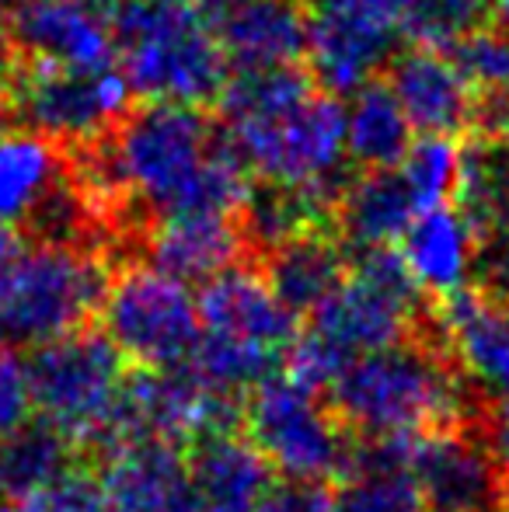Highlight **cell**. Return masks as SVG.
I'll return each mask as SVG.
<instances>
[{
	"label": "cell",
	"mask_w": 509,
	"mask_h": 512,
	"mask_svg": "<svg viewBox=\"0 0 509 512\" xmlns=\"http://www.w3.org/2000/svg\"><path fill=\"white\" fill-rule=\"evenodd\" d=\"M206 11L238 74L286 70L307 56V7L300 0H210Z\"/></svg>",
	"instance_id": "15"
},
{
	"label": "cell",
	"mask_w": 509,
	"mask_h": 512,
	"mask_svg": "<svg viewBox=\"0 0 509 512\" xmlns=\"http://www.w3.org/2000/svg\"><path fill=\"white\" fill-rule=\"evenodd\" d=\"M408 0H311L307 63L328 95H356L394 60Z\"/></svg>",
	"instance_id": "11"
},
{
	"label": "cell",
	"mask_w": 509,
	"mask_h": 512,
	"mask_svg": "<svg viewBox=\"0 0 509 512\" xmlns=\"http://www.w3.org/2000/svg\"><path fill=\"white\" fill-rule=\"evenodd\" d=\"M88 196L123 216L126 237L140 213L143 234L175 216L245 213L252 185L224 126L192 105L143 102L105 140L74 154Z\"/></svg>",
	"instance_id": "1"
},
{
	"label": "cell",
	"mask_w": 509,
	"mask_h": 512,
	"mask_svg": "<svg viewBox=\"0 0 509 512\" xmlns=\"http://www.w3.org/2000/svg\"><path fill=\"white\" fill-rule=\"evenodd\" d=\"M84 7H91L95 14H102V18H112V11H116L123 0H81Z\"/></svg>",
	"instance_id": "38"
},
{
	"label": "cell",
	"mask_w": 509,
	"mask_h": 512,
	"mask_svg": "<svg viewBox=\"0 0 509 512\" xmlns=\"http://www.w3.org/2000/svg\"><path fill=\"white\" fill-rule=\"evenodd\" d=\"M196 307L206 335L279 359V366H283L286 349L300 335L297 314L276 297L265 272L252 265H238L206 283L196 297Z\"/></svg>",
	"instance_id": "13"
},
{
	"label": "cell",
	"mask_w": 509,
	"mask_h": 512,
	"mask_svg": "<svg viewBox=\"0 0 509 512\" xmlns=\"http://www.w3.org/2000/svg\"><path fill=\"white\" fill-rule=\"evenodd\" d=\"M42 4V0H0V14H7V18H18V14H25L28 7Z\"/></svg>",
	"instance_id": "37"
},
{
	"label": "cell",
	"mask_w": 509,
	"mask_h": 512,
	"mask_svg": "<svg viewBox=\"0 0 509 512\" xmlns=\"http://www.w3.org/2000/svg\"><path fill=\"white\" fill-rule=\"evenodd\" d=\"M112 272L95 244L32 241L0 269V345L46 349L102 314Z\"/></svg>",
	"instance_id": "5"
},
{
	"label": "cell",
	"mask_w": 509,
	"mask_h": 512,
	"mask_svg": "<svg viewBox=\"0 0 509 512\" xmlns=\"http://www.w3.org/2000/svg\"><path fill=\"white\" fill-rule=\"evenodd\" d=\"M0 63H11V53H7V35H4V28H0Z\"/></svg>",
	"instance_id": "39"
},
{
	"label": "cell",
	"mask_w": 509,
	"mask_h": 512,
	"mask_svg": "<svg viewBox=\"0 0 509 512\" xmlns=\"http://www.w3.org/2000/svg\"><path fill=\"white\" fill-rule=\"evenodd\" d=\"M503 512H509V488H506V509Z\"/></svg>",
	"instance_id": "41"
},
{
	"label": "cell",
	"mask_w": 509,
	"mask_h": 512,
	"mask_svg": "<svg viewBox=\"0 0 509 512\" xmlns=\"http://www.w3.org/2000/svg\"><path fill=\"white\" fill-rule=\"evenodd\" d=\"M74 457H81V453L60 432H53L42 422H28L25 429H18L0 443V506L70 474Z\"/></svg>",
	"instance_id": "26"
},
{
	"label": "cell",
	"mask_w": 509,
	"mask_h": 512,
	"mask_svg": "<svg viewBox=\"0 0 509 512\" xmlns=\"http://www.w3.org/2000/svg\"><path fill=\"white\" fill-rule=\"evenodd\" d=\"M220 126L241 164L262 185L307 192L339 206L353 182L346 157V108L311 74L245 70L220 95Z\"/></svg>",
	"instance_id": "2"
},
{
	"label": "cell",
	"mask_w": 509,
	"mask_h": 512,
	"mask_svg": "<svg viewBox=\"0 0 509 512\" xmlns=\"http://www.w3.org/2000/svg\"><path fill=\"white\" fill-rule=\"evenodd\" d=\"M419 206L398 171H367L346 185L335 206V234L349 251L394 248L415 223Z\"/></svg>",
	"instance_id": "23"
},
{
	"label": "cell",
	"mask_w": 509,
	"mask_h": 512,
	"mask_svg": "<svg viewBox=\"0 0 509 512\" xmlns=\"http://www.w3.org/2000/svg\"><path fill=\"white\" fill-rule=\"evenodd\" d=\"M245 429L283 481H346L360 457V443L332 415L328 401L297 387L283 373H272L248 394Z\"/></svg>",
	"instance_id": "9"
},
{
	"label": "cell",
	"mask_w": 509,
	"mask_h": 512,
	"mask_svg": "<svg viewBox=\"0 0 509 512\" xmlns=\"http://www.w3.org/2000/svg\"><path fill=\"white\" fill-rule=\"evenodd\" d=\"M447 56L457 63V70L468 81V88L475 91L478 102L509 95V32L499 28L496 21L471 32Z\"/></svg>",
	"instance_id": "30"
},
{
	"label": "cell",
	"mask_w": 509,
	"mask_h": 512,
	"mask_svg": "<svg viewBox=\"0 0 509 512\" xmlns=\"http://www.w3.org/2000/svg\"><path fill=\"white\" fill-rule=\"evenodd\" d=\"M496 0H408L401 14V35L415 49L450 53L457 42L489 25Z\"/></svg>",
	"instance_id": "28"
},
{
	"label": "cell",
	"mask_w": 509,
	"mask_h": 512,
	"mask_svg": "<svg viewBox=\"0 0 509 512\" xmlns=\"http://www.w3.org/2000/svg\"><path fill=\"white\" fill-rule=\"evenodd\" d=\"M258 512H335V492L307 481H276Z\"/></svg>",
	"instance_id": "34"
},
{
	"label": "cell",
	"mask_w": 509,
	"mask_h": 512,
	"mask_svg": "<svg viewBox=\"0 0 509 512\" xmlns=\"http://www.w3.org/2000/svg\"><path fill=\"white\" fill-rule=\"evenodd\" d=\"M433 328L447 356L485 401L509 394V307L478 286L436 300Z\"/></svg>",
	"instance_id": "14"
},
{
	"label": "cell",
	"mask_w": 509,
	"mask_h": 512,
	"mask_svg": "<svg viewBox=\"0 0 509 512\" xmlns=\"http://www.w3.org/2000/svg\"><path fill=\"white\" fill-rule=\"evenodd\" d=\"M192 512H258L269 495L272 467L245 432H220L185 450Z\"/></svg>",
	"instance_id": "20"
},
{
	"label": "cell",
	"mask_w": 509,
	"mask_h": 512,
	"mask_svg": "<svg viewBox=\"0 0 509 512\" xmlns=\"http://www.w3.org/2000/svg\"><path fill=\"white\" fill-rule=\"evenodd\" d=\"M335 512H426V502L391 446L360 443L353 474L335 492Z\"/></svg>",
	"instance_id": "27"
},
{
	"label": "cell",
	"mask_w": 509,
	"mask_h": 512,
	"mask_svg": "<svg viewBox=\"0 0 509 512\" xmlns=\"http://www.w3.org/2000/svg\"><path fill=\"white\" fill-rule=\"evenodd\" d=\"M109 25L119 74L143 102L192 108L220 102L231 63L199 0H123Z\"/></svg>",
	"instance_id": "4"
},
{
	"label": "cell",
	"mask_w": 509,
	"mask_h": 512,
	"mask_svg": "<svg viewBox=\"0 0 509 512\" xmlns=\"http://www.w3.org/2000/svg\"><path fill=\"white\" fill-rule=\"evenodd\" d=\"M199 4H203V7H210V0H199Z\"/></svg>",
	"instance_id": "42"
},
{
	"label": "cell",
	"mask_w": 509,
	"mask_h": 512,
	"mask_svg": "<svg viewBox=\"0 0 509 512\" xmlns=\"http://www.w3.org/2000/svg\"><path fill=\"white\" fill-rule=\"evenodd\" d=\"M482 436H485V446H489L492 460L499 464L506 478V488H509V394L499 401H492L489 411L482 418Z\"/></svg>",
	"instance_id": "35"
},
{
	"label": "cell",
	"mask_w": 509,
	"mask_h": 512,
	"mask_svg": "<svg viewBox=\"0 0 509 512\" xmlns=\"http://www.w3.org/2000/svg\"><path fill=\"white\" fill-rule=\"evenodd\" d=\"M398 244L415 286L436 300L464 290L478 262V234L454 203L415 216Z\"/></svg>",
	"instance_id": "21"
},
{
	"label": "cell",
	"mask_w": 509,
	"mask_h": 512,
	"mask_svg": "<svg viewBox=\"0 0 509 512\" xmlns=\"http://www.w3.org/2000/svg\"><path fill=\"white\" fill-rule=\"evenodd\" d=\"M387 88L398 98L415 133L457 136L475 126L478 98L447 53L405 49L387 63Z\"/></svg>",
	"instance_id": "16"
},
{
	"label": "cell",
	"mask_w": 509,
	"mask_h": 512,
	"mask_svg": "<svg viewBox=\"0 0 509 512\" xmlns=\"http://www.w3.org/2000/svg\"><path fill=\"white\" fill-rule=\"evenodd\" d=\"M67 178V150L28 129H0V223L32 220Z\"/></svg>",
	"instance_id": "24"
},
{
	"label": "cell",
	"mask_w": 509,
	"mask_h": 512,
	"mask_svg": "<svg viewBox=\"0 0 509 512\" xmlns=\"http://www.w3.org/2000/svg\"><path fill=\"white\" fill-rule=\"evenodd\" d=\"M489 405L447 356L433 328V307L419 338L353 359L328 391L332 415L360 443L478 429Z\"/></svg>",
	"instance_id": "3"
},
{
	"label": "cell",
	"mask_w": 509,
	"mask_h": 512,
	"mask_svg": "<svg viewBox=\"0 0 509 512\" xmlns=\"http://www.w3.org/2000/svg\"><path fill=\"white\" fill-rule=\"evenodd\" d=\"M461 154L464 147L454 136H419L401 157L394 171L401 175L405 189L412 192L419 216L429 209L450 206L457 196V178H461Z\"/></svg>",
	"instance_id": "29"
},
{
	"label": "cell",
	"mask_w": 509,
	"mask_h": 512,
	"mask_svg": "<svg viewBox=\"0 0 509 512\" xmlns=\"http://www.w3.org/2000/svg\"><path fill=\"white\" fill-rule=\"evenodd\" d=\"M129 98L119 70H70L21 56H11L7 67L4 112L63 150L105 140L133 112Z\"/></svg>",
	"instance_id": "8"
},
{
	"label": "cell",
	"mask_w": 509,
	"mask_h": 512,
	"mask_svg": "<svg viewBox=\"0 0 509 512\" xmlns=\"http://www.w3.org/2000/svg\"><path fill=\"white\" fill-rule=\"evenodd\" d=\"M143 255L147 265L157 272L189 283H213L224 272L238 269L248 248L241 216H217V213H196V216H175L161 220L143 234Z\"/></svg>",
	"instance_id": "17"
},
{
	"label": "cell",
	"mask_w": 509,
	"mask_h": 512,
	"mask_svg": "<svg viewBox=\"0 0 509 512\" xmlns=\"http://www.w3.org/2000/svg\"><path fill=\"white\" fill-rule=\"evenodd\" d=\"M415 481L426 512H503L506 478L478 429H450L387 443Z\"/></svg>",
	"instance_id": "12"
},
{
	"label": "cell",
	"mask_w": 509,
	"mask_h": 512,
	"mask_svg": "<svg viewBox=\"0 0 509 512\" xmlns=\"http://www.w3.org/2000/svg\"><path fill=\"white\" fill-rule=\"evenodd\" d=\"M32 415V387H28V366L14 349L0 345V443L28 425Z\"/></svg>",
	"instance_id": "32"
},
{
	"label": "cell",
	"mask_w": 509,
	"mask_h": 512,
	"mask_svg": "<svg viewBox=\"0 0 509 512\" xmlns=\"http://www.w3.org/2000/svg\"><path fill=\"white\" fill-rule=\"evenodd\" d=\"M265 279L272 283L276 297L297 317H311L342 283H346L353 258L339 241L335 230H314V234L293 237L283 248L262 258Z\"/></svg>",
	"instance_id": "22"
},
{
	"label": "cell",
	"mask_w": 509,
	"mask_h": 512,
	"mask_svg": "<svg viewBox=\"0 0 509 512\" xmlns=\"http://www.w3.org/2000/svg\"><path fill=\"white\" fill-rule=\"evenodd\" d=\"M11 67V63H7ZM7 67L0 63V108H4V84H7Z\"/></svg>",
	"instance_id": "40"
},
{
	"label": "cell",
	"mask_w": 509,
	"mask_h": 512,
	"mask_svg": "<svg viewBox=\"0 0 509 512\" xmlns=\"http://www.w3.org/2000/svg\"><path fill=\"white\" fill-rule=\"evenodd\" d=\"M307 328L349 359L405 345L429 328V307L398 248L360 251L346 283L311 317Z\"/></svg>",
	"instance_id": "7"
},
{
	"label": "cell",
	"mask_w": 509,
	"mask_h": 512,
	"mask_svg": "<svg viewBox=\"0 0 509 512\" xmlns=\"http://www.w3.org/2000/svg\"><path fill=\"white\" fill-rule=\"evenodd\" d=\"M18 248H21L18 234H14L11 227H4V223H0V269H4V265L11 262L14 251H18Z\"/></svg>",
	"instance_id": "36"
},
{
	"label": "cell",
	"mask_w": 509,
	"mask_h": 512,
	"mask_svg": "<svg viewBox=\"0 0 509 512\" xmlns=\"http://www.w3.org/2000/svg\"><path fill=\"white\" fill-rule=\"evenodd\" d=\"M0 122H4V108H0Z\"/></svg>",
	"instance_id": "43"
},
{
	"label": "cell",
	"mask_w": 509,
	"mask_h": 512,
	"mask_svg": "<svg viewBox=\"0 0 509 512\" xmlns=\"http://www.w3.org/2000/svg\"><path fill=\"white\" fill-rule=\"evenodd\" d=\"M478 290L509 307V223L478 241Z\"/></svg>",
	"instance_id": "33"
},
{
	"label": "cell",
	"mask_w": 509,
	"mask_h": 512,
	"mask_svg": "<svg viewBox=\"0 0 509 512\" xmlns=\"http://www.w3.org/2000/svg\"><path fill=\"white\" fill-rule=\"evenodd\" d=\"M412 122L401 112L398 98L384 81H374L349 95L346 105V157L349 164L367 171H391L412 147Z\"/></svg>",
	"instance_id": "25"
},
{
	"label": "cell",
	"mask_w": 509,
	"mask_h": 512,
	"mask_svg": "<svg viewBox=\"0 0 509 512\" xmlns=\"http://www.w3.org/2000/svg\"><path fill=\"white\" fill-rule=\"evenodd\" d=\"M0 512H112L105 502L102 481L95 474L74 467L70 474L56 478L53 485L35 488L14 502H4Z\"/></svg>",
	"instance_id": "31"
},
{
	"label": "cell",
	"mask_w": 509,
	"mask_h": 512,
	"mask_svg": "<svg viewBox=\"0 0 509 512\" xmlns=\"http://www.w3.org/2000/svg\"><path fill=\"white\" fill-rule=\"evenodd\" d=\"M14 21V53L21 60L56 63L70 70H119L109 18L81 0H42Z\"/></svg>",
	"instance_id": "18"
},
{
	"label": "cell",
	"mask_w": 509,
	"mask_h": 512,
	"mask_svg": "<svg viewBox=\"0 0 509 512\" xmlns=\"http://www.w3.org/2000/svg\"><path fill=\"white\" fill-rule=\"evenodd\" d=\"M102 492L112 512H192L189 457L157 439H133L102 460Z\"/></svg>",
	"instance_id": "19"
},
{
	"label": "cell",
	"mask_w": 509,
	"mask_h": 512,
	"mask_svg": "<svg viewBox=\"0 0 509 512\" xmlns=\"http://www.w3.org/2000/svg\"><path fill=\"white\" fill-rule=\"evenodd\" d=\"M32 408L42 425L60 432L81 457L98 460L116 443L119 408L126 398L129 363L102 331H81L28 359Z\"/></svg>",
	"instance_id": "6"
},
{
	"label": "cell",
	"mask_w": 509,
	"mask_h": 512,
	"mask_svg": "<svg viewBox=\"0 0 509 512\" xmlns=\"http://www.w3.org/2000/svg\"><path fill=\"white\" fill-rule=\"evenodd\" d=\"M102 335L140 373L182 370L203 335L199 307L189 286L147 262L112 272L102 304Z\"/></svg>",
	"instance_id": "10"
}]
</instances>
